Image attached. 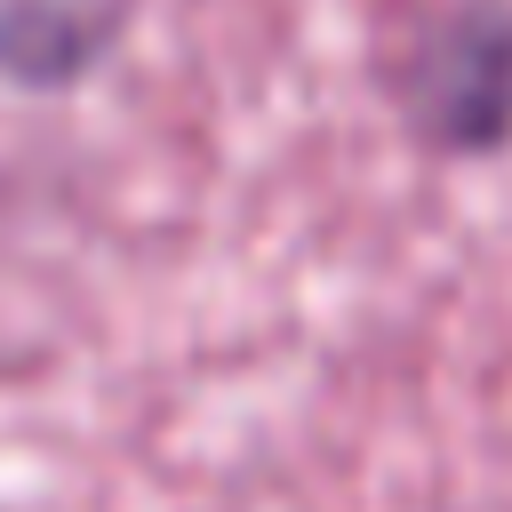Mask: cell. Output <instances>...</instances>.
I'll use <instances>...</instances> for the list:
<instances>
[{
	"mask_svg": "<svg viewBox=\"0 0 512 512\" xmlns=\"http://www.w3.org/2000/svg\"><path fill=\"white\" fill-rule=\"evenodd\" d=\"M408 136L440 160H488L512 144V0L440 8L392 64Z\"/></svg>",
	"mask_w": 512,
	"mask_h": 512,
	"instance_id": "1",
	"label": "cell"
}]
</instances>
